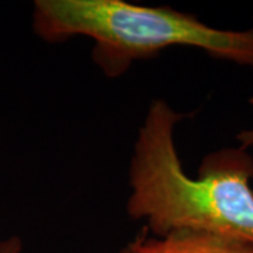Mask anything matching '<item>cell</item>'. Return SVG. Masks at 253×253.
I'll return each mask as SVG.
<instances>
[{"label":"cell","instance_id":"obj_1","mask_svg":"<svg viewBox=\"0 0 253 253\" xmlns=\"http://www.w3.org/2000/svg\"><path fill=\"white\" fill-rule=\"evenodd\" d=\"M181 118L162 99L149 106L129 161L128 215L154 236L204 234L253 249V158L244 148L217 151L190 177L174 142Z\"/></svg>","mask_w":253,"mask_h":253},{"label":"cell","instance_id":"obj_2","mask_svg":"<svg viewBox=\"0 0 253 253\" xmlns=\"http://www.w3.org/2000/svg\"><path fill=\"white\" fill-rule=\"evenodd\" d=\"M33 30L46 42L89 38L93 61L107 78H118L135 61L172 46L199 48L253 68V28L219 30L168 6L124 0H37Z\"/></svg>","mask_w":253,"mask_h":253},{"label":"cell","instance_id":"obj_3","mask_svg":"<svg viewBox=\"0 0 253 253\" xmlns=\"http://www.w3.org/2000/svg\"><path fill=\"white\" fill-rule=\"evenodd\" d=\"M120 253H253V249L204 234H172L139 238Z\"/></svg>","mask_w":253,"mask_h":253},{"label":"cell","instance_id":"obj_4","mask_svg":"<svg viewBox=\"0 0 253 253\" xmlns=\"http://www.w3.org/2000/svg\"><path fill=\"white\" fill-rule=\"evenodd\" d=\"M21 249H23V242L16 235L0 241V253H21Z\"/></svg>","mask_w":253,"mask_h":253},{"label":"cell","instance_id":"obj_5","mask_svg":"<svg viewBox=\"0 0 253 253\" xmlns=\"http://www.w3.org/2000/svg\"><path fill=\"white\" fill-rule=\"evenodd\" d=\"M251 103L253 104V99L251 100ZM238 139L241 141V148H249L253 145V129H248V131H244L238 135Z\"/></svg>","mask_w":253,"mask_h":253}]
</instances>
